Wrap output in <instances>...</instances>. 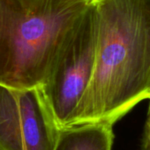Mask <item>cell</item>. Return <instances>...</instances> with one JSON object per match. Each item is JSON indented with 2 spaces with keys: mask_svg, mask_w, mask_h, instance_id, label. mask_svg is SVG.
<instances>
[{
  "mask_svg": "<svg viewBox=\"0 0 150 150\" xmlns=\"http://www.w3.org/2000/svg\"><path fill=\"white\" fill-rule=\"evenodd\" d=\"M59 130L40 88L0 85V150H53Z\"/></svg>",
  "mask_w": 150,
  "mask_h": 150,
  "instance_id": "cell-4",
  "label": "cell"
},
{
  "mask_svg": "<svg viewBox=\"0 0 150 150\" xmlns=\"http://www.w3.org/2000/svg\"><path fill=\"white\" fill-rule=\"evenodd\" d=\"M97 42L95 10L88 5L59 51L44 83L39 87L60 128L83 98L92 78Z\"/></svg>",
  "mask_w": 150,
  "mask_h": 150,
  "instance_id": "cell-3",
  "label": "cell"
},
{
  "mask_svg": "<svg viewBox=\"0 0 150 150\" xmlns=\"http://www.w3.org/2000/svg\"><path fill=\"white\" fill-rule=\"evenodd\" d=\"M90 1L97 21L95 67L68 126H113L150 98V0Z\"/></svg>",
  "mask_w": 150,
  "mask_h": 150,
  "instance_id": "cell-1",
  "label": "cell"
},
{
  "mask_svg": "<svg viewBox=\"0 0 150 150\" xmlns=\"http://www.w3.org/2000/svg\"><path fill=\"white\" fill-rule=\"evenodd\" d=\"M150 99V98H149ZM141 150H150V102L149 106L148 118L144 127V132L141 142Z\"/></svg>",
  "mask_w": 150,
  "mask_h": 150,
  "instance_id": "cell-6",
  "label": "cell"
},
{
  "mask_svg": "<svg viewBox=\"0 0 150 150\" xmlns=\"http://www.w3.org/2000/svg\"><path fill=\"white\" fill-rule=\"evenodd\" d=\"M89 0H0V85L41 87Z\"/></svg>",
  "mask_w": 150,
  "mask_h": 150,
  "instance_id": "cell-2",
  "label": "cell"
},
{
  "mask_svg": "<svg viewBox=\"0 0 150 150\" xmlns=\"http://www.w3.org/2000/svg\"><path fill=\"white\" fill-rule=\"evenodd\" d=\"M112 125L85 123L60 128L53 150H111Z\"/></svg>",
  "mask_w": 150,
  "mask_h": 150,
  "instance_id": "cell-5",
  "label": "cell"
}]
</instances>
